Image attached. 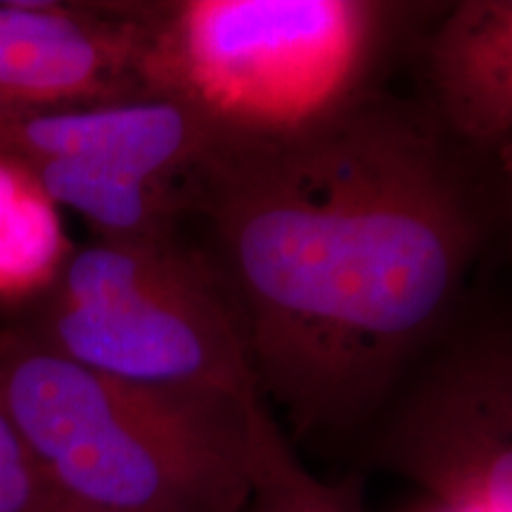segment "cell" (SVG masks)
<instances>
[{
  "label": "cell",
  "mask_w": 512,
  "mask_h": 512,
  "mask_svg": "<svg viewBox=\"0 0 512 512\" xmlns=\"http://www.w3.org/2000/svg\"><path fill=\"white\" fill-rule=\"evenodd\" d=\"M162 95V3L0 0V110Z\"/></svg>",
  "instance_id": "obj_6"
},
{
  "label": "cell",
  "mask_w": 512,
  "mask_h": 512,
  "mask_svg": "<svg viewBox=\"0 0 512 512\" xmlns=\"http://www.w3.org/2000/svg\"><path fill=\"white\" fill-rule=\"evenodd\" d=\"M0 512H60L3 406H0Z\"/></svg>",
  "instance_id": "obj_10"
},
{
  "label": "cell",
  "mask_w": 512,
  "mask_h": 512,
  "mask_svg": "<svg viewBox=\"0 0 512 512\" xmlns=\"http://www.w3.org/2000/svg\"><path fill=\"white\" fill-rule=\"evenodd\" d=\"M245 512H363L351 484H330L297 456L266 401L249 415V496Z\"/></svg>",
  "instance_id": "obj_9"
},
{
  "label": "cell",
  "mask_w": 512,
  "mask_h": 512,
  "mask_svg": "<svg viewBox=\"0 0 512 512\" xmlns=\"http://www.w3.org/2000/svg\"><path fill=\"white\" fill-rule=\"evenodd\" d=\"M439 512H465V510H451V508H441Z\"/></svg>",
  "instance_id": "obj_12"
},
{
  "label": "cell",
  "mask_w": 512,
  "mask_h": 512,
  "mask_svg": "<svg viewBox=\"0 0 512 512\" xmlns=\"http://www.w3.org/2000/svg\"><path fill=\"white\" fill-rule=\"evenodd\" d=\"M19 328L102 375L240 406L264 401L233 294L181 233L93 240L62 256Z\"/></svg>",
  "instance_id": "obj_3"
},
{
  "label": "cell",
  "mask_w": 512,
  "mask_h": 512,
  "mask_svg": "<svg viewBox=\"0 0 512 512\" xmlns=\"http://www.w3.org/2000/svg\"><path fill=\"white\" fill-rule=\"evenodd\" d=\"M422 105L460 145L494 155L512 140V0H465L422 50Z\"/></svg>",
  "instance_id": "obj_8"
},
{
  "label": "cell",
  "mask_w": 512,
  "mask_h": 512,
  "mask_svg": "<svg viewBox=\"0 0 512 512\" xmlns=\"http://www.w3.org/2000/svg\"><path fill=\"white\" fill-rule=\"evenodd\" d=\"M394 15L363 0L162 3L166 88L230 133L290 131L368 91Z\"/></svg>",
  "instance_id": "obj_4"
},
{
  "label": "cell",
  "mask_w": 512,
  "mask_h": 512,
  "mask_svg": "<svg viewBox=\"0 0 512 512\" xmlns=\"http://www.w3.org/2000/svg\"><path fill=\"white\" fill-rule=\"evenodd\" d=\"M228 133L176 95L0 110V164H79L114 181L181 190L190 200L192 183Z\"/></svg>",
  "instance_id": "obj_7"
},
{
  "label": "cell",
  "mask_w": 512,
  "mask_h": 512,
  "mask_svg": "<svg viewBox=\"0 0 512 512\" xmlns=\"http://www.w3.org/2000/svg\"><path fill=\"white\" fill-rule=\"evenodd\" d=\"M380 413L377 465L441 508L512 512V294H472Z\"/></svg>",
  "instance_id": "obj_5"
},
{
  "label": "cell",
  "mask_w": 512,
  "mask_h": 512,
  "mask_svg": "<svg viewBox=\"0 0 512 512\" xmlns=\"http://www.w3.org/2000/svg\"><path fill=\"white\" fill-rule=\"evenodd\" d=\"M256 403L133 384L0 330V406L60 512H245Z\"/></svg>",
  "instance_id": "obj_2"
},
{
  "label": "cell",
  "mask_w": 512,
  "mask_h": 512,
  "mask_svg": "<svg viewBox=\"0 0 512 512\" xmlns=\"http://www.w3.org/2000/svg\"><path fill=\"white\" fill-rule=\"evenodd\" d=\"M503 202V252L512 256V140L494 152Z\"/></svg>",
  "instance_id": "obj_11"
},
{
  "label": "cell",
  "mask_w": 512,
  "mask_h": 512,
  "mask_svg": "<svg viewBox=\"0 0 512 512\" xmlns=\"http://www.w3.org/2000/svg\"><path fill=\"white\" fill-rule=\"evenodd\" d=\"M261 396L299 432L380 411L503 249L496 157L368 88L290 131L228 133L192 183Z\"/></svg>",
  "instance_id": "obj_1"
}]
</instances>
